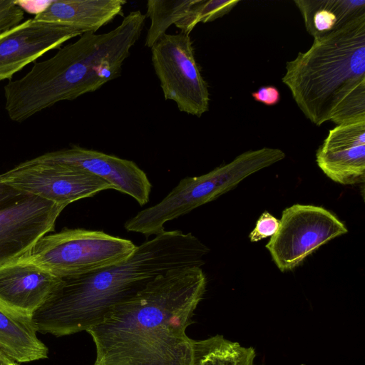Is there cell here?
Returning a JSON list of instances; mask_svg holds the SVG:
<instances>
[{
	"instance_id": "cell-1",
	"label": "cell",
	"mask_w": 365,
	"mask_h": 365,
	"mask_svg": "<svg viewBox=\"0 0 365 365\" xmlns=\"http://www.w3.org/2000/svg\"><path fill=\"white\" fill-rule=\"evenodd\" d=\"M200 267L171 269L114 307L87 332L103 365H191L186 334L206 290Z\"/></svg>"
},
{
	"instance_id": "cell-2",
	"label": "cell",
	"mask_w": 365,
	"mask_h": 365,
	"mask_svg": "<svg viewBox=\"0 0 365 365\" xmlns=\"http://www.w3.org/2000/svg\"><path fill=\"white\" fill-rule=\"evenodd\" d=\"M209 251L190 232L164 230L118 263L86 275L60 278L32 315L34 327L57 337L88 331L157 276L174 269L201 267Z\"/></svg>"
},
{
	"instance_id": "cell-3",
	"label": "cell",
	"mask_w": 365,
	"mask_h": 365,
	"mask_svg": "<svg viewBox=\"0 0 365 365\" xmlns=\"http://www.w3.org/2000/svg\"><path fill=\"white\" fill-rule=\"evenodd\" d=\"M146 16L131 11L113 30L84 33L51 58L35 63L4 88V108L11 120L25 121L63 101H72L118 77L139 38Z\"/></svg>"
},
{
	"instance_id": "cell-4",
	"label": "cell",
	"mask_w": 365,
	"mask_h": 365,
	"mask_svg": "<svg viewBox=\"0 0 365 365\" xmlns=\"http://www.w3.org/2000/svg\"><path fill=\"white\" fill-rule=\"evenodd\" d=\"M282 82L317 126L365 120V14L314 38L287 63Z\"/></svg>"
},
{
	"instance_id": "cell-5",
	"label": "cell",
	"mask_w": 365,
	"mask_h": 365,
	"mask_svg": "<svg viewBox=\"0 0 365 365\" xmlns=\"http://www.w3.org/2000/svg\"><path fill=\"white\" fill-rule=\"evenodd\" d=\"M285 158L279 148L246 151L227 164L197 177H186L159 202L138 212L124 224L128 232L148 237L163 232L164 225L212 202L248 176Z\"/></svg>"
},
{
	"instance_id": "cell-6",
	"label": "cell",
	"mask_w": 365,
	"mask_h": 365,
	"mask_svg": "<svg viewBox=\"0 0 365 365\" xmlns=\"http://www.w3.org/2000/svg\"><path fill=\"white\" fill-rule=\"evenodd\" d=\"M135 247L129 240L103 231L66 228L41 237L21 259L59 278H70L118 263L128 257Z\"/></svg>"
},
{
	"instance_id": "cell-7",
	"label": "cell",
	"mask_w": 365,
	"mask_h": 365,
	"mask_svg": "<svg viewBox=\"0 0 365 365\" xmlns=\"http://www.w3.org/2000/svg\"><path fill=\"white\" fill-rule=\"evenodd\" d=\"M63 209L0 180V267L24 257L53 231Z\"/></svg>"
},
{
	"instance_id": "cell-8",
	"label": "cell",
	"mask_w": 365,
	"mask_h": 365,
	"mask_svg": "<svg viewBox=\"0 0 365 365\" xmlns=\"http://www.w3.org/2000/svg\"><path fill=\"white\" fill-rule=\"evenodd\" d=\"M150 48L165 99L173 101L182 112L202 116L209 109V91L190 36L165 34Z\"/></svg>"
},
{
	"instance_id": "cell-9",
	"label": "cell",
	"mask_w": 365,
	"mask_h": 365,
	"mask_svg": "<svg viewBox=\"0 0 365 365\" xmlns=\"http://www.w3.org/2000/svg\"><path fill=\"white\" fill-rule=\"evenodd\" d=\"M348 232L344 224L327 210L295 204L284 209L277 232L266 248L281 272L298 266L332 239Z\"/></svg>"
},
{
	"instance_id": "cell-10",
	"label": "cell",
	"mask_w": 365,
	"mask_h": 365,
	"mask_svg": "<svg viewBox=\"0 0 365 365\" xmlns=\"http://www.w3.org/2000/svg\"><path fill=\"white\" fill-rule=\"evenodd\" d=\"M0 180L64 208L78 200L113 189L106 181L80 169L33 159L1 174Z\"/></svg>"
},
{
	"instance_id": "cell-11",
	"label": "cell",
	"mask_w": 365,
	"mask_h": 365,
	"mask_svg": "<svg viewBox=\"0 0 365 365\" xmlns=\"http://www.w3.org/2000/svg\"><path fill=\"white\" fill-rule=\"evenodd\" d=\"M34 161L70 166L108 182L113 190L128 195L143 206L149 201L152 185L133 161L77 145L48 152Z\"/></svg>"
},
{
	"instance_id": "cell-12",
	"label": "cell",
	"mask_w": 365,
	"mask_h": 365,
	"mask_svg": "<svg viewBox=\"0 0 365 365\" xmlns=\"http://www.w3.org/2000/svg\"><path fill=\"white\" fill-rule=\"evenodd\" d=\"M82 35L78 31L34 19L0 34V81L14 74L44 53Z\"/></svg>"
},
{
	"instance_id": "cell-13",
	"label": "cell",
	"mask_w": 365,
	"mask_h": 365,
	"mask_svg": "<svg viewBox=\"0 0 365 365\" xmlns=\"http://www.w3.org/2000/svg\"><path fill=\"white\" fill-rule=\"evenodd\" d=\"M319 168L333 181L344 185L365 180V120L337 125L318 148Z\"/></svg>"
},
{
	"instance_id": "cell-14",
	"label": "cell",
	"mask_w": 365,
	"mask_h": 365,
	"mask_svg": "<svg viewBox=\"0 0 365 365\" xmlns=\"http://www.w3.org/2000/svg\"><path fill=\"white\" fill-rule=\"evenodd\" d=\"M61 279L49 271L20 259L0 267V306L31 318Z\"/></svg>"
},
{
	"instance_id": "cell-15",
	"label": "cell",
	"mask_w": 365,
	"mask_h": 365,
	"mask_svg": "<svg viewBox=\"0 0 365 365\" xmlns=\"http://www.w3.org/2000/svg\"><path fill=\"white\" fill-rule=\"evenodd\" d=\"M123 0L50 1L34 19L69 28L80 32L95 33L122 14Z\"/></svg>"
},
{
	"instance_id": "cell-16",
	"label": "cell",
	"mask_w": 365,
	"mask_h": 365,
	"mask_svg": "<svg viewBox=\"0 0 365 365\" xmlns=\"http://www.w3.org/2000/svg\"><path fill=\"white\" fill-rule=\"evenodd\" d=\"M31 318L0 306V351L16 362L48 357V348L38 339Z\"/></svg>"
},
{
	"instance_id": "cell-17",
	"label": "cell",
	"mask_w": 365,
	"mask_h": 365,
	"mask_svg": "<svg viewBox=\"0 0 365 365\" xmlns=\"http://www.w3.org/2000/svg\"><path fill=\"white\" fill-rule=\"evenodd\" d=\"M307 31L314 38L365 14L364 0H295Z\"/></svg>"
},
{
	"instance_id": "cell-18",
	"label": "cell",
	"mask_w": 365,
	"mask_h": 365,
	"mask_svg": "<svg viewBox=\"0 0 365 365\" xmlns=\"http://www.w3.org/2000/svg\"><path fill=\"white\" fill-rule=\"evenodd\" d=\"M256 353L236 341L215 335L192 343L191 365H254Z\"/></svg>"
},
{
	"instance_id": "cell-19",
	"label": "cell",
	"mask_w": 365,
	"mask_h": 365,
	"mask_svg": "<svg viewBox=\"0 0 365 365\" xmlns=\"http://www.w3.org/2000/svg\"><path fill=\"white\" fill-rule=\"evenodd\" d=\"M193 0H148L146 17L150 19L145 46L151 48L165 34L167 29L175 24L187 12Z\"/></svg>"
},
{
	"instance_id": "cell-20",
	"label": "cell",
	"mask_w": 365,
	"mask_h": 365,
	"mask_svg": "<svg viewBox=\"0 0 365 365\" xmlns=\"http://www.w3.org/2000/svg\"><path fill=\"white\" fill-rule=\"evenodd\" d=\"M238 0H193L185 15L175 25L182 34H190L198 23H207L228 14Z\"/></svg>"
},
{
	"instance_id": "cell-21",
	"label": "cell",
	"mask_w": 365,
	"mask_h": 365,
	"mask_svg": "<svg viewBox=\"0 0 365 365\" xmlns=\"http://www.w3.org/2000/svg\"><path fill=\"white\" fill-rule=\"evenodd\" d=\"M24 10L15 1L0 0V34L21 23Z\"/></svg>"
},
{
	"instance_id": "cell-22",
	"label": "cell",
	"mask_w": 365,
	"mask_h": 365,
	"mask_svg": "<svg viewBox=\"0 0 365 365\" xmlns=\"http://www.w3.org/2000/svg\"><path fill=\"white\" fill-rule=\"evenodd\" d=\"M279 224L278 219L269 212H264L257 220L255 227L250 233V240L255 242L268 237H272L277 232Z\"/></svg>"
},
{
	"instance_id": "cell-23",
	"label": "cell",
	"mask_w": 365,
	"mask_h": 365,
	"mask_svg": "<svg viewBox=\"0 0 365 365\" xmlns=\"http://www.w3.org/2000/svg\"><path fill=\"white\" fill-rule=\"evenodd\" d=\"M252 96L255 101L269 106L277 104L280 101V93L274 86H262L252 92Z\"/></svg>"
},
{
	"instance_id": "cell-24",
	"label": "cell",
	"mask_w": 365,
	"mask_h": 365,
	"mask_svg": "<svg viewBox=\"0 0 365 365\" xmlns=\"http://www.w3.org/2000/svg\"><path fill=\"white\" fill-rule=\"evenodd\" d=\"M1 365H19L17 362L6 356L4 354L2 355Z\"/></svg>"
},
{
	"instance_id": "cell-25",
	"label": "cell",
	"mask_w": 365,
	"mask_h": 365,
	"mask_svg": "<svg viewBox=\"0 0 365 365\" xmlns=\"http://www.w3.org/2000/svg\"><path fill=\"white\" fill-rule=\"evenodd\" d=\"M2 355H3V353L0 351V365H1Z\"/></svg>"
},
{
	"instance_id": "cell-26",
	"label": "cell",
	"mask_w": 365,
	"mask_h": 365,
	"mask_svg": "<svg viewBox=\"0 0 365 365\" xmlns=\"http://www.w3.org/2000/svg\"><path fill=\"white\" fill-rule=\"evenodd\" d=\"M93 365H103V364H98V363H96V362H95Z\"/></svg>"
}]
</instances>
